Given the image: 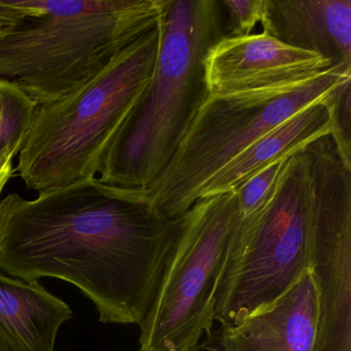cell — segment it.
<instances>
[{
    "label": "cell",
    "mask_w": 351,
    "mask_h": 351,
    "mask_svg": "<svg viewBox=\"0 0 351 351\" xmlns=\"http://www.w3.org/2000/svg\"><path fill=\"white\" fill-rule=\"evenodd\" d=\"M178 226L96 176L32 200L12 193L0 202V274L62 279L95 304L102 324L139 326Z\"/></svg>",
    "instance_id": "obj_1"
},
{
    "label": "cell",
    "mask_w": 351,
    "mask_h": 351,
    "mask_svg": "<svg viewBox=\"0 0 351 351\" xmlns=\"http://www.w3.org/2000/svg\"><path fill=\"white\" fill-rule=\"evenodd\" d=\"M167 0H0V83L62 99L158 25Z\"/></svg>",
    "instance_id": "obj_2"
},
{
    "label": "cell",
    "mask_w": 351,
    "mask_h": 351,
    "mask_svg": "<svg viewBox=\"0 0 351 351\" xmlns=\"http://www.w3.org/2000/svg\"><path fill=\"white\" fill-rule=\"evenodd\" d=\"M158 26L153 77L108 149L98 178L123 190H145L166 169L208 96L203 59L229 34L219 0H167Z\"/></svg>",
    "instance_id": "obj_3"
},
{
    "label": "cell",
    "mask_w": 351,
    "mask_h": 351,
    "mask_svg": "<svg viewBox=\"0 0 351 351\" xmlns=\"http://www.w3.org/2000/svg\"><path fill=\"white\" fill-rule=\"evenodd\" d=\"M328 139L291 154L260 208L238 217L215 297V320L221 326L268 309L309 270Z\"/></svg>",
    "instance_id": "obj_4"
},
{
    "label": "cell",
    "mask_w": 351,
    "mask_h": 351,
    "mask_svg": "<svg viewBox=\"0 0 351 351\" xmlns=\"http://www.w3.org/2000/svg\"><path fill=\"white\" fill-rule=\"evenodd\" d=\"M159 47L157 25L91 81L58 101L36 106L15 169L27 188L42 193L99 173L153 77Z\"/></svg>",
    "instance_id": "obj_5"
},
{
    "label": "cell",
    "mask_w": 351,
    "mask_h": 351,
    "mask_svg": "<svg viewBox=\"0 0 351 351\" xmlns=\"http://www.w3.org/2000/svg\"><path fill=\"white\" fill-rule=\"evenodd\" d=\"M349 79L351 69L332 66L300 85L207 96L166 169L149 188L132 192L160 219H180L236 156Z\"/></svg>",
    "instance_id": "obj_6"
},
{
    "label": "cell",
    "mask_w": 351,
    "mask_h": 351,
    "mask_svg": "<svg viewBox=\"0 0 351 351\" xmlns=\"http://www.w3.org/2000/svg\"><path fill=\"white\" fill-rule=\"evenodd\" d=\"M239 217L237 194L201 197L178 219L171 252L141 326L139 351H198L215 326V297Z\"/></svg>",
    "instance_id": "obj_7"
},
{
    "label": "cell",
    "mask_w": 351,
    "mask_h": 351,
    "mask_svg": "<svg viewBox=\"0 0 351 351\" xmlns=\"http://www.w3.org/2000/svg\"><path fill=\"white\" fill-rule=\"evenodd\" d=\"M309 271L316 297L313 351H351V167L332 139L324 156Z\"/></svg>",
    "instance_id": "obj_8"
},
{
    "label": "cell",
    "mask_w": 351,
    "mask_h": 351,
    "mask_svg": "<svg viewBox=\"0 0 351 351\" xmlns=\"http://www.w3.org/2000/svg\"><path fill=\"white\" fill-rule=\"evenodd\" d=\"M202 64L208 95L300 85L332 67L322 55L287 46L263 32L221 38L207 51Z\"/></svg>",
    "instance_id": "obj_9"
},
{
    "label": "cell",
    "mask_w": 351,
    "mask_h": 351,
    "mask_svg": "<svg viewBox=\"0 0 351 351\" xmlns=\"http://www.w3.org/2000/svg\"><path fill=\"white\" fill-rule=\"evenodd\" d=\"M316 297L313 277L306 270L268 309L237 324L221 326L209 351H313Z\"/></svg>",
    "instance_id": "obj_10"
},
{
    "label": "cell",
    "mask_w": 351,
    "mask_h": 351,
    "mask_svg": "<svg viewBox=\"0 0 351 351\" xmlns=\"http://www.w3.org/2000/svg\"><path fill=\"white\" fill-rule=\"evenodd\" d=\"M263 34L351 69V0H265Z\"/></svg>",
    "instance_id": "obj_11"
},
{
    "label": "cell",
    "mask_w": 351,
    "mask_h": 351,
    "mask_svg": "<svg viewBox=\"0 0 351 351\" xmlns=\"http://www.w3.org/2000/svg\"><path fill=\"white\" fill-rule=\"evenodd\" d=\"M73 311L38 281L0 274V351H54Z\"/></svg>",
    "instance_id": "obj_12"
},
{
    "label": "cell",
    "mask_w": 351,
    "mask_h": 351,
    "mask_svg": "<svg viewBox=\"0 0 351 351\" xmlns=\"http://www.w3.org/2000/svg\"><path fill=\"white\" fill-rule=\"evenodd\" d=\"M332 94L306 106L236 156L207 182L199 199L233 192L268 164L332 134Z\"/></svg>",
    "instance_id": "obj_13"
},
{
    "label": "cell",
    "mask_w": 351,
    "mask_h": 351,
    "mask_svg": "<svg viewBox=\"0 0 351 351\" xmlns=\"http://www.w3.org/2000/svg\"><path fill=\"white\" fill-rule=\"evenodd\" d=\"M36 108L25 94L0 83V154H19Z\"/></svg>",
    "instance_id": "obj_14"
},
{
    "label": "cell",
    "mask_w": 351,
    "mask_h": 351,
    "mask_svg": "<svg viewBox=\"0 0 351 351\" xmlns=\"http://www.w3.org/2000/svg\"><path fill=\"white\" fill-rule=\"evenodd\" d=\"M291 155L265 166L236 189L240 219L250 217L260 208L276 184L287 158Z\"/></svg>",
    "instance_id": "obj_15"
},
{
    "label": "cell",
    "mask_w": 351,
    "mask_h": 351,
    "mask_svg": "<svg viewBox=\"0 0 351 351\" xmlns=\"http://www.w3.org/2000/svg\"><path fill=\"white\" fill-rule=\"evenodd\" d=\"M332 138L345 163L351 166V79L339 86L330 96Z\"/></svg>",
    "instance_id": "obj_16"
},
{
    "label": "cell",
    "mask_w": 351,
    "mask_h": 351,
    "mask_svg": "<svg viewBox=\"0 0 351 351\" xmlns=\"http://www.w3.org/2000/svg\"><path fill=\"white\" fill-rule=\"evenodd\" d=\"M221 3L227 14L228 36H250L262 23L265 0H221Z\"/></svg>",
    "instance_id": "obj_17"
},
{
    "label": "cell",
    "mask_w": 351,
    "mask_h": 351,
    "mask_svg": "<svg viewBox=\"0 0 351 351\" xmlns=\"http://www.w3.org/2000/svg\"><path fill=\"white\" fill-rule=\"evenodd\" d=\"M15 153L0 154V194L15 173V168L13 166Z\"/></svg>",
    "instance_id": "obj_18"
},
{
    "label": "cell",
    "mask_w": 351,
    "mask_h": 351,
    "mask_svg": "<svg viewBox=\"0 0 351 351\" xmlns=\"http://www.w3.org/2000/svg\"><path fill=\"white\" fill-rule=\"evenodd\" d=\"M0 25H1V22H0Z\"/></svg>",
    "instance_id": "obj_19"
}]
</instances>
